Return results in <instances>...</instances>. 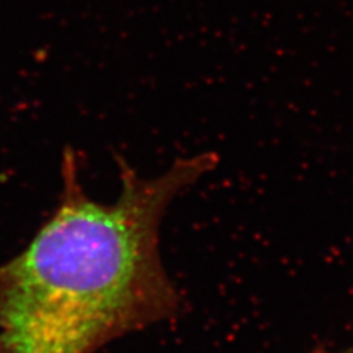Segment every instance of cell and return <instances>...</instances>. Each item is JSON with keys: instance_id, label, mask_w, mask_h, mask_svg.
<instances>
[{"instance_id": "cell-3", "label": "cell", "mask_w": 353, "mask_h": 353, "mask_svg": "<svg viewBox=\"0 0 353 353\" xmlns=\"http://www.w3.org/2000/svg\"><path fill=\"white\" fill-rule=\"evenodd\" d=\"M0 353H2V352H0Z\"/></svg>"}, {"instance_id": "cell-1", "label": "cell", "mask_w": 353, "mask_h": 353, "mask_svg": "<svg viewBox=\"0 0 353 353\" xmlns=\"http://www.w3.org/2000/svg\"><path fill=\"white\" fill-rule=\"evenodd\" d=\"M115 161L121 192L101 203L84 190L77 153L65 149L53 214L0 265L2 353H96L175 315L180 297L161 259V223L218 157L176 159L158 176L139 175L118 153Z\"/></svg>"}, {"instance_id": "cell-2", "label": "cell", "mask_w": 353, "mask_h": 353, "mask_svg": "<svg viewBox=\"0 0 353 353\" xmlns=\"http://www.w3.org/2000/svg\"><path fill=\"white\" fill-rule=\"evenodd\" d=\"M315 353H328V352H324V350H318V352H315Z\"/></svg>"}]
</instances>
